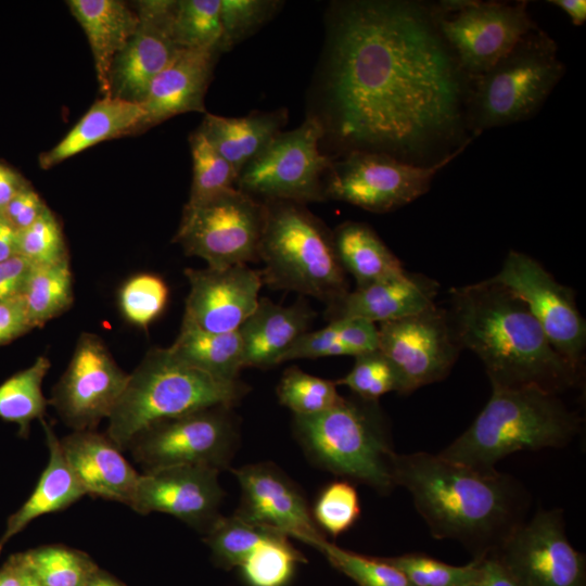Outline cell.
<instances>
[{"label": "cell", "instance_id": "ee69618b", "mask_svg": "<svg viewBox=\"0 0 586 586\" xmlns=\"http://www.w3.org/2000/svg\"><path fill=\"white\" fill-rule=\"evenodd\" d=\"M168 300L165 281L153 273L131 277L119 291V307L132 324L146 328L164 310Z\"/></svg>", "mask_w": 586, "mask_h": 586}, {"label": "cell", "instance_id": "ab89813d", "mask_svg": "<svg viewBox=\"0 0 586 586\" xmlns=\"http://www.w3.org/2000/svg\"><path fill=\"white\" fill-rule=\"evenodd\" d=\"M382 558L398 569L413 586H469L481 571V559H472L466 565H451L418 552Z\"/></svg>", "mask_w": 586, "mask_h": 586}, {"label": "cell", "instance_id": "680465c9", "mask_svg": "<svg viewBox=\"0 0 586 586\" xmlns=\"http://www.w3.org/2000/svg\"><path fill=\"white\" fill-rule=\"evenodd\" d=\"M86 586H126L120 581L112 576L100 568L90 577Z\"/></svg>", "mask_w": 586, "mask_h": 586}, {"label": "cell", "instance_id": "6f0895ef", "mask_svg": "<svg viewBox=\"0 0 586 586\" xmlns=\"http://www.w3.org/2000/svg\"><path fill=\"white\" fill-rule=\"evenodd\" d=\"M549 3L561 9L575 26H581L586 21L585 0H550Z\"/></svg>", "mask_w": 586, "mask_h": 586}, {"label": "cell", "instance_id": "f546056e", "mask_svg": "<svg viewBox=\"0 0 586 586\" xmlns=\"http://www.w3.org/2000/svg\"><path fill=\"white\" fill-rule=\"evenodd\" d=\"M337 259L356 288L394 278L406 272L400 260L368 225L345 221L332 231Z\"/></svg>", "mask_w": 586, "mask_h": 586}, {"label": "cell", "instance_id": "f5cc1de1", "mask_svg": "<svg viewBox=\"0 0 586 586\" xmlns=\"http://www.w3.org/2000/svg\"><path fill=\"white\" fill-rule=\"evenodd\" d=\"M469 586H517L500 564L492 557L481 559V571Z\"/></svg>", "mask_w": 586, "mask_h": 586}, {"label": "cell", "instance_id": "ba28073f", "mask_svg": "<svg viewBox=\"0 0 586 586\" xmlns=\"http://www.w3.org/2000/svg\"><path fill=\"white\" fill-rule=\"evenodd\" d=\"M563 74L556 42L538 28L531 31L489 71L471 79L467 125L473 137L533 116Z\"/></svg>", "mask_w": 586, "mask_h": 586}, {"label": "cell", "instance_id": "d6986e66", "mask_svg": "<svg viewBox=\"0 0 586 586\" xmlns=\"http://www.w3.org/2000/svg\"><path fill=\"white\" fill-rule=\"evenodd\" d=\"M138 25L111 71V94L142 103L153 79L182 50L173 36L176 0H141L133 5Z\"/></svg>", "mask_w": 586, "mask_h": 586}, {"label": "cell", "instance_id": "f1b7e54d", "mask_svg": "<svg viewBox=\"0 0 586 586\" xmlns=\"http://www.w3.org/2000/svg\"><path fill=\"white\" fill-rule=\"evenodd\" d=\"M285 119L283 110L257 112L242 117L206 113L198 130L239 176L240 171L280 132Z\"/></svg>", "mask_w": 586, "mask_h": 586}, {"label": "cell", "instance_id": "4fadbf2b", "mask_svg": "<svg viewBox=\"0 0 586 586\" xmlns=\"http://www.w3.org/2000/svg\"><path fill=\"white\" fill-rule=\"evenodd\" d=\"M433 12L440 34L470 80L489 71L537 28L526 1H444Z\"/></svg>", "mask_w": 586, "mask_h": 586}, {"label": "cell", "instance_id": "603a6c76", "mask_svg": "<svg viewBox=\"0 0 586 586\" xmlns=\"http://www.w3.org/2000/svg\"><path fill=\"white\" fill-rule=\"evenodd\" d=\"M221 50L182 49L151 82L142 101L144 130L188 112H205L204 98Z\"/></svg>", "mask_w": 586, "mask_h": 586}, {"label": "cell", "instance_id": "ac0fdd59", "mask_svg": "<svg viewBox=\"0 0 586 586\" xmlns=\"http://www.w3.org/2000/svg\"><path fill=\"white\" fill-rule=\"evenodd\" d=\"M231 472L241 492L234 515L316 549L326 540L300 487L275 464L252 463L231 469Z\"/></svg>", "mask_w": 586, "mask_h": 586}, {"label": "cell", "instance_id": "cb8c5ba5", "mask_svg": "<svg viewBox=\"0 0 586 586\" xmlns=\"http://www.w3.org/2000/svg\"><path fill=\"white\" fill-rule=\"evenodd\" d=\"M438 284L422 276L404 272L346 293L328 306L331 320L360 318L373 323L402 319L435 305Z\"/></svg>", "mask_w": 586, "mask_h": 586}, {"label": "cell", "instance_id": "6da1fadb", "mask_svg": "<svg viewBox=\"0 0 586 586\" xmlns=\"http://www.w3.org/2000/svg\"><path fill=\"white\" fill-rule=\"evenodd\" d=\"M470 78L433 7L369 0L337 5L327 63L330 125L351 150L419 163L460 140ZM471 81V80H470Z\"/></svg>", "mask_w": 586, "mask_h": 586}, {"label": "cell", "instance_id": "ffe728a7", "mask_svg": "<svg viewBox=\"0 0 586 586\" xmlns=\"http://www.w3.org/2000/svg\"><path fill=\"white\" fill-rule=\"evenodd\" d=\"M219 471L174 466L140 474L130 508L140 513L170 514L203 534L221 515L225 492Z\"/></svg>", "mask_w": 586, "mask_h": 586}, {"label": "cell", "instance_id": "f907efd6", "mask_svg": "<svg viewBox=\"0 0 586 586\" xmlns=\"http://www.w3.org/2000/svg\"><path fill=\"white\" fill-rule=\"evenodd\" d=\"M33 329L21 296L0 301V344Z\"/></svg>", "mask_w": 586, "mask_h": 586}, {"label": "cell", "instance_id": "8d00e7d4", "mask_svg": "<svg viewBox=\"0 0 586 586\" xmlns=\"http://www.w3.org/2000/svg\"><path fill=\"white\" fill-rule=\"evenodd\" d=\"M219 5L220 0L176 1L173 21L176 44L180 49L220 48Z\"/></svg>", "mask_w": 586, "mask_h": 586}, {"label": "cell", "instance_id": "9a60e30c", "mask_svg": "<svg viewBox=\"0 0 586 586\" xmlns=\"http://www.w3.org/2000/svg\"><path fill=\"white\" fill-rule=\"evenodd\" d=\"M492 278L524 302L555 351L582 371L586 323L573 291L559 283L536 259L518 251L507 254Z\"/></svg>", "mask_w": 586, "mask_h": 586}, {"label": "cell", "instance_id": "83f0119b", "mask_svg": "<svg viewBox=\"0 0 586 586\" xmlns=\"http://www.w3.org/2000/svg\"><path fill=\"white\" fill-rule=\"evenodd\" d=\"M41 422L49 449L48 464L29 498L8 518L0 537V552L9 539L36 518L61 511L86 495L64 458L60 440L44 420Z\"/></svg>", "mask_w": 586, "mask_h": 586}, {"label": "cell", "instance_id": "f35d334b", "mask_svg": "<svg viewBox=\"0 0 586 586\" xmlns=\"http://www.w3.org/2000/svg\"><path fill=\"white\" fill-rule=\"evenodd\" d=\"M189 143L193 176L187 203H200L226 190L235 188L238 173L214 149L200 130L196 129L190 135Z\"/></svg>", "mask_w": 586, "mask_h": 586}, {"label": "cell", "instance_id": "7bdbcfd3", "mask_svg": "<svg viewBox=\"0 0 586 586\" xmlns=\"http://www.w3.org/2000/svg\"><path fill=\"white\" fill-rule=\"evenodd\" d=\"M282 4L275 0H220L221 51L231 50L267 23Z\"/></svg>", "mask_w": 586, "mask_h": 586}, {"label": "cell", "instance_id": "7402d4cb", "mask_svg": "<svg viewBox=\"0 0 586 586\" xmlns=\"http://www.w3.org/2000/svg\"><path fill=\"white\" fill-rule=\"evenodd\" d=\"M60 445L86 495L130 506L140 474L106 434L73 431Z\"/></svg>", "mask_w": 586, "mask_h": 586}, {"label": "cell", "instance_id": "74e56055", "mask_svg": "<svg viewBox=\"0 0 586 586\" xmlns=\"http://www.w3.org/2000/svg\"><path fill=\"white\" fill-rule=\"evenodd\" d=\"M335 381L304 372L297 367L288 368L277 386L279 402L293 416H311L326 411L341 402Z\"/></svg>", "mask_w": 586, "mask_h": 586}, {"label": "cell", "instance_id": "484cf974", "mask_svg": "<svg viewBox=\"0 0 586 586\" xmlns=\"http://www.w3.org/2000/svg\"><path fill=\"white\" fill-rule=\"evenodd\" d=\"M66 3L87 36L102 98L112 97V65L137 28L136 9L120 0H68Z\"/></svg>", "mask_w": 586, "mask_h": 586}, {"label": "cell", "instance_id": "b9f144b4", "mask_svg": "<svg viewBox=\"0 0 586 586\" xmlns=\"http://www.w3.org/2000/svg\"><path fill=\"white\" fill-rule=\"evenodd\" d=\"M311 514L318 527L332 537L347 532L360 515L356 487L345 479L329 483L318 495Z\"/></svg>", "mask_w": 586, "mask_h": 586}, {"label": "cell", "instance_id": "5b68a950", "mask_svg": "<svg viewBox=\"0 0 586 586\" xmlns=\"http://www.w3.org/2000/svg\"><path fill=\"white\" fill-rule=\"evenodd\" d=\"M249 390L240 380H219L186 365L168 347H155L129 373L107 419L106 435L124 450L135 435L154 422L214 406L232 407Z\"/></svg>", "mask_w": 586, "mask_h": 586}, {"label": "cell", "instance_id": "8992f818", "mask_svg": "<svg viewBox=\"0 0 586 586\" xmlns=\"http://www.w3.org/2000/svg\"><path fill=\"white\" fill-rule=\"evenodd\" d=\"M258 258L263 283L313 296L328 306L349 292L330 231L304 204L268 200Z\"/></svg>", "mask_w": 586, "mask_h": 586}, {"label": "cell", "instance_id": "e575fe53", "mask_svg": "<svg viewBox=\"0 0 586 586\" xmlns=\"http://www.w3.org/2000/svg\"><path fill=\"white\" fill-rule=\"evenodd\" d=\"M289 538L276 531L245 558L239 568L249 586H285L291 581L306 559Z\"/></svg>", "mask_w": 586, "mask_h": 586}, {"label": "cell", "instance_id": "681fc988", "mask_svg": "<svg viewBox=\"0 0 586 586\" xmlns=\"http://www.w3.org/2000/svg\"><path fill=\"white\" fill-rule=\"evenodd\" d=\"M47 208L40 195L27 186L11 199L0 214L18 232L33 225Z\"/></svg>", "mask_w": 586, "mask_h": 586}, {"label": "cell", "instance_id": "db71d44e", "mask_svg": "<svg viewBox=\"0 0 586 586\" xmlns=\"http://www.w3.org/2000/svg\"><path fill=\"white\" fill-rule=\"evenodd\" d=\"M29 183L15 170L0 164V213Z\"/></svg>", "mask_w": 586, "mask_h": 586}, {"label": "cell", "instance_id": "5bb4252c", "mask_svg": "<svg viewBox=\"0 0 586 586\" xmlns=\"http://www.w3.org/2000/svg\"><path fill=\"white\" fill-rule=\"evenodd\" d=\"M517 586H586V558L569 542L562 509H540L492 555Z\"/></svg>", "mask_w": 586, "mask_h": 586}, {"label": "cell", "instance_id": "c3c4849f", "mask_svg": "<svg viewBox=\"0 0 586 586\" xmlns=\"http://www.w3.org/2000/svg\"><path fill=\"white\" fill-rule=\"evenodd\" d=\"M337 339L356 357L360 354L377 351L379 333L375 323L360 318H340L331 320Z\"/></svg>", "mask_w": 586, "mask_h": 586}, {"label": "cell", "instance_id": "60d3db41", "mask_svg": "<svg viewBox=\"0 0 586 586\" xmlns=\"http://www.w3.org/2000/svg\"><path fill=\"white\" fill-rule=\"evenodd\" d=\"M337 571L357 586H413L409 579L382 557H369L343 549L327 539L318 549Z\"/></svg>", "mask_w": 586, "mask_h": 586}, {"label": "cell", "instance_id": "1f68e13d", "mask_svg": "<svg viewBox=\"0 0 586 586\" xmlns=\"http://www.w3.org/2000/svg\"><path fill=\"white\" fill-rule=\"evenodd\" d=\"M33 328L64 313L74 301L69 260L31 265L20 294Z\"/></svg>", "mask_w": 586, "mask_h": 586}, {"label": "cell", "instance_id": "4dcf8cb0", "mask_svg": "<svg viewBox=\"0 0 586 586\" xmlns=\"http://www.w3.org/2000/svg\"><path fill=\"white\" fill-rule=\"evenodd\" d=\"M168 349L186 365L224 381L239 380L244 368L239 331L213 333L182 319L179 333Z\"/></svg>", "mask_w": 586, "mask_h": 586}, {"label": "cell", "instance_id": "52a82bcc", "mask_svg": "<svg viewBox=\"0 0 586 586\" xmlns=\"http://www.w3.org/2000/svg\"><path fill=\"white\" fill-rule=\"evenodd\" d=\"M293 431L308 458L320 468L382 495L396 486V453L378 402L343 397L320 413L293 416Z\"/></svg>", "mask_w": 586, "mask_h": 586}, {"label": "cell", "instance_id": "d4e9b609", "mask_svg": "<svg viewBox=\"0 0 586 586\" xmlns=\"http://www.w3.org/2000/svg\"><path fill=\"white\" fill-rule=\"evenodd\" d=\"M315 313L305 303L291 306L260 297L253 314L239 328L243 365L268 369L282 362L295 341L307 332Z\"/></svg>", "mask_w": 586, "mask_h": 586}, {"label": "cell", "instance_id": "816d5d0a", "mask_svg": "<svg viewBox=\"0 0 586 586\" xmlns=\"http://www.w3.org/2000/svg\"><path fill=\"white\" fill-rule=\"evenodd\" d=\"M30 267L18 254L0 262V301L20 296Z\"/></svg>", "mask_w": 586, "mask_h": 586}, {"label": "cell", "instance_id": "f6af8a7d", "mask_svg": "<svg viewBox=\"0 0 586 586\" xmlns=\"http://www.w3.org/2000/svg\"><path fill=\"white\" fill-rule=\"evenodd\" d=\"M335 383L347 386L355 396L372 402L400 390L394 366L379 349L356 356L351 371Z\"/></svg>", "mask_w": 586, "mask_h": 586}, {"label": "cell", "instance_id": "2e32d148", "mask_svg": "<svg viewBox=\"0 0 586 586\" xmlns=\"http://www.w3.org/2000/svg\"><path fill=\"white\" fill-rule=\"evenodd\" d=\"M128 375L98 334L84 332L49 404L74 431L94 430L111 416Z\"/></svg>", "mask_w": 586, "mask_h": 586}, {"label": "cell", "instance_id": "9c48e42d", "mask_svg": "<svg viewBox=\"0 0 586 586\" xmlns=\"http://www.w3.org/2000/svg\"><path fill=\"white\" fill-rule=\"evenodd\" d=\"M471 141L426 165L382 152L351 150L344 157L331 162L323 182L324 199L346 202L372 213L397 209L426 193L435 175Z\"/></svg>", "mask_w": 586, "mask_h": 586}, {"label": "cell", "instance_id": "30bf717a", "mask_svg": "<svg viewBox=\"0 0 586 586\" xmlns=\"http://www.w3.org/2000/svg\"><path fill=\"white\" fill-rule=\"evenodd\" d=\"M264 203L237 188L184 205L173 239L188 256L224 269L258 260Z\"/></svg>", "mask_w": 586, "mask_h": 586}, {"label": "cell", "instance_id": "836d02e7", "mask_svg": "<svg viewBox=\"0 0 586 586\" xmlns=\"http://www.w3.org/2000/svg\"><path fill=\"white\" fill-rule=\"evenodd\" d=\"M25 566L46 586H86L99 566L87 553L47 545L21 553Z\"/></svg>", "mask_w": 586, "mask_h": 586}, {"label": "cell", "instance_id": "277c9868", "mask_svg": "<svg viewBox=\"0 0 586 586\" xmlns=\"http://www.w3.org/2000/svg\"><path fill=\"white\" fill-rule=\"evenodd\" d=\"M492 390L471 425L438 455L481 473H493L511 454L562 448L581 431V417L558 394L532 386Z\"/></svg>", "mask_w": 586, "mask_h": 586}, {"label": "cell", "instance_id": "7c38bea8", "mask_svg": "<svg viewBox=\"0 0 586 586\" xmlns=\"http://www.w3.org/2000/svg\"><path fill=\"white\" fill-rule=\"evenodd\" d=\"M326 129L316 116L279 132L239 174L235 188L259 201H323L322 177L331 160L319 150Z\"/></svg>", "mask_w": 586, "mask_h": 586}, {"label": "cell", "instance_id": "d6a6232c", "mask_svg": "<svg viewBox=\"0 0 586 586\" xmlns=\"http://www.w3.org/2000/svg\"><path fill=\"white\" fill-rule=\"evenodd\" d=\"M50 366L48 357L39 356L0 385V418L16 423L20 436L28 435L34 420H43L49 400L42 393V382Z\"/></svg>", "mask_w": 586, "mask_h": 586}, {"label": "cell", "instance_id": "7a4b0ae2", "mask_svg": "<svg viewBox=\"0 0 586 586\" xmlns=\"http://www.w3.org/2000/svg\"><path fill=\"white\" fill-rule=\"evenodd\" d=\"M393 477L411 494L432 536L460 543L473 559L492 556L527 519L531 495L506 473H481L417 451L396 453Z\"/></svg>", "mask_w": 586, "mask_h": 586}, {"label": "cell", "instance_id": "11a10c76", "mask_svg": "<svg viewBox=\"0 0 586 586\" xmlns=\"http://www.w3.org/2000/svg\"><path fill=\"white\" fill-rule=\"evenodd\" d=\"M24 563L21 553L13 555L0 569V586H23Z\"/></svg>", "mask_w": 586, "mask_h": 586}, {"label": "cell", "instance_id": "9f6ffc18", "mask_svg": "<svg viewBox=\"0 0 586 586\" xmlns=\"http://www.w3.org/2000/svg\"><path fill=\"white\" fill-rule=\"evenodd\" d=\"M17 231L0 214V262L17 254Z\"/></svg>", "mask_w": 586, "mask_h": 586}, {"label": "cell", "instance_id": "3957f363", "mask_svg": "<svg viewBox=\"0 0 586 586\" xmlns=\"http://www.w3.org/2000/svg\"><path fill=\"white\" fill-rule=\"evenodd\" d=\"M447 316L462 348L483 362L492 387L560 394L581 371L559 355L522 300L489 278L450 290Z\"/></svg>", "mask_w": 586, "mask_h": 586}, {"label": "cell", "instance_id": "4316f807", "mask_svg": "<svg viewBox=\"0 0 586 586\" xmlns=\"http://www.w3.org/2000/svg\"><path fill=\"white\" fill-rule=\"evenodd\" d=\"M145 112L141 103L107 97L98 100L39 164L49 169L102 141L144 131Z\"/></svg>", "mask_w": 586, "mask_h": 586}, {"label": "cell", "instance_id": "91938a15", "mask_svg": "<svg viewBox=\"0 0 586 586\" xmlns=\"http://www.w3.org/2000/svg\"><path fill=\"white\" fill-rule=\"evenodd\" d=\"M23 586H46V585L42 582H40L24 564Z\"/></svg>", "mask_w": 586, "mask_h": 586}, {"label": "cell", "instance_id": "8fae6325", "mask_svg": "<svg viewBox=\"0 0 586 586\" xmlns=\"http://www.w3.org/2000/svg\"><path fill=\"white\" fill-rule=\"evenodd\" d=\"M232 407L214 406L154 422L132 437L126 449L144 472L174 466L230 468L239 429Z\"/></svg>", "mask_w": 586, "mask_h": 586}, {"label": "cell", "instance_id": "7dc6e473", "mask_svg": "<svg viewBox=\"0 0 586 586\" xmlns=\"http://www.w3.org/2000/svg\"><path fill=\"white\" fill-rule=\"evenodd\" d=\"M330 356H353L352 352L337 339L329 323L322 329L301 335L283 357V361L301 358Z\"/></svg>", "mask_w": 586, "mask_h": 586}, {"label": "cell", "instance_id": "bcb514c9", "mask_svg": "<svg viewBox=\"0 0 586 586\" xmlns=\"http://www.w3.org/2000/svg\"><path fill=\"white\" fill-rule=\"evenodd\" d=\"M17 254L31 265H50L68 258L61 226L49 207L33 225L18 231Z\"/></svg>", "mask_w": 586, "mask_h": 586}, {"label": "cell", "instance_id": "e0dca14e", "mask_svg": "<svg viewBox=\"0 0 586 586\" xmlns=\"http://www.w3.org/2000/svg\"><path fill=\"white\" fill-rule=\"evenodd\" d=\"M378 349L394 366L400 394L444 380L461 351L446 309L436 305L421 313L380 323Z\"/></svg>", "mask_w": 586, "mask_h": 586}, {"label": "cell", "instance_id": "44dd1931", "mask_svg": "<svg viewBox=\"0 0 586 586\" xmlns=\"http://www.w3.org/2000/svg\"><path fill=\"white\" fill-rule=\"evenodd\" d=\"M189 282L183 319L213 333L238 331L253 314L263 285L247 265L184 270Z\"/></svg>", "mask_w": 586, "mask_h": 586}, {"label": "cell", "instance_id": "d590c367", "mask_svg": "<svg viewBox=\"0 0 586 586\" xmlns=\"http://www.w3.org/2000/svg\"><path fill=\"white\" fill-rule=\"evenodd\" d=\"M273 532L276 531L251 524L234 514L220 515L204 533V542L211 550L215 564L230 570L239 568Z\"/></svg>", "mask_w": 586, "mask_h": 586}]
</instances>
